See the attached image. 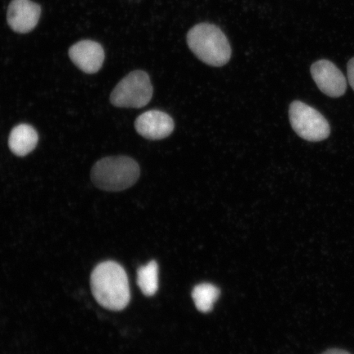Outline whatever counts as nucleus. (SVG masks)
Here are the masks:
<instances>
[{
    "label": "nucleus",
    "mask_w": 354,
    "mask_h": 354,
    "mask_svg": "<svg viewBox=\"0 0 354 354\" xmlns=\"http://www.w3.org/2000/svg\"><path fill=\"white\" fill-rule=\"evenodd\" d=\"M91 288L95 299L106 308L120 311L130 302L129 281L125 270L112 261L97 266L92 272Z\"/></svg>",
    "instance_id": "obj_1"
},
{
    "label": "nucleus",
    "mask_w": 354,
    "mask_h": 354,
    "mask_svg": "<svg viewBox=\"0 0 354 354\" xmlns=\"http://www.w3.org/2000/svg\"><path fill=\"white\" fill-rule=\"evenodd\" d=\"M69 57L82 72L94 74L98 73L103 66L105 55L100 44L86 39L70 48Z\"/></svg>",
    "instance_id": "obj_9"
},
{
    "label": "nucleus",
    "mask_w": 354,
    "mask_h": 354,
    "mask_svg": "<svg viewBox=\"0 0 354 354\" xmlns=\"http://www.w3.org/2000/svg\"><path fill=\"white\" fill-rule=\"evenodd\" d=\"M39 136L37 131L28 124H20L12 130L8 146L16 156L24 157L37 147Z\"/></svg>",
    "instance_id": "obj_10"
},
{
    "label": "nucleus",
    "mask_w": 354,
    "mask_h": 354,
    "mask_svg": "<svg viewBox=\"0 0 354 354\" xmlns=\"http://www.w3.org/2000/svg\"><path fill=\"white\" fill-rule=\"evenodd\" d=\"M140 167L134 159L125 156L108 157L97 162L91 171L96 187L106 192H122L138 180Z\"/></svg>",
    "instance_id": "obj_3"
},
{
    "label": "nucleus",
    "mask_w": 354,
    "mask_h": 354,
    "mask_svg": "<svg viewBox=\"0 0 354 354\" xmlns=\"http://www.w3.org/2000/svg\"><path fill=\"white\" fill-rule=\"evenodd\" d=\"M311 74L319 90L331 98H339L346 91V78L329 60L322 59L314 63L311 66Z\"/></svg>",
    "instance_id": "obj_6"
},
{
    "label": "nucleus",
    "mask_w": 354,
    "mask_h": 354,
    "mask_svg": "<svg viewBox=\"0 0 354 354\" xmlns=\"http://www.w3.org/2000/svg\"><path fill=\"white\" fill-rule=\"evenodd\" d=\"M135 127L138 134L145 138L158 140L169 136L175 128V123L169 115L162 111H148L137 118Z\"/></svg>",
    "instance_id": "obj_8"
},
{
    "label": "nucleus",
    "mask_w": 354,
    "mask_h": 354,
    "mask_svg": "<svg viewBox=\"0 0 354 354\" xmlns=\"http://www.w3.org/2000/svg\"><path fill=\"white\" fill-rule=\"evenodd\" d=\"M322 354H351V353H349L347 351H343V349L331 348V349H328V351H326V352L323 353Z\"/></svg>",
    "instance_id": "obj_14"
},
{
    "label": "nucleus",
    "mask_w": 354,
    "mask_h": 354,
    "mask_svg": "<svg viewBox=\"0 0 354 354\" xmlns=\"http://www.w3.org/2000/svg\"><path fill=\"white\" fill-rule=\"evenodd\" d=\"M137 283L146 296H153L158 290V265L155 261L142 266L137 272Z\"/></svg>",
    "instance_id": "obj_12"
},
{
    "label": "nucleus",
    "mask_w": 354,
    "mask_h": 354,
    "mask_svg": "<svg viewBox=\"0 0 354 354\" xmlns=\"http://www.w3.org/2000/svg\"><path fill=\"white\" fill-rule=\"evenodd\" d=\"M347 72L348 82L354 91V57L348 63Z\"/></svg>",
    "instance_id": "obj_13"
},
{
    "label": "nucleus",
    "mask_w": 354,
    "mask_h": 354,
    "mask_svg": "<svg viewBox=\"0 0 354 354\" xmlns=\"http://www.w3.org/2000/svg\"><path fill=\"white\" fill-rule=\"evenodd\" d=\"M153 96V86L147 73L134 71L115 87L110 101L115 107L140 109L147 105Z\"/></svg>",
    "instance_id": "obj_4"
},
{
    "label": "nucleus",
    "mask_w": 354,
    "mask_h": 354,
    "mask_svg": "<svg viewBox=\"0 0 354 354\" xmlns=\"http://www.w3.org/2000/svg\"><path fill=\"white\" fill-rule=\"evenodd\" d=\"M220 295L218 287L209 283L198 285L194 288L192 298L198 311L209 313L211 311Z\"/></svg>",
    "instance_id": "obj_11"
},
{
    "label": "nucleus",
    "mask_w": 354,
    "mask_h": 354,
    "mask_svg": "<svg viewBox=\"0 0 354 354\" xmlns=\"http://www.w3.org/2000/svg\"><path fill=\"white\" fill-rule=\"evenodd\" d=\"M187 43L190 50L203 63L221 66L232 57V48L225 34L212 24H201L189 30Z\"/></svg>",
    "instance_id": "obj_2"
},
{
    "label": "nucleus",
    "mask_w": 354,
    "mask_h": 354,
    "mask_svg": "<svg viewBox=\"0 0 354 354\" xmlns=\"http://www.w3.org/2000/svg\"><path fill=\"white\" fill-rule=\"evenodd\" d=\"M292 128L301 138L318 142L328 138L330 127L328 122L317 110L301 101H294L290 106Z\"/></svg>",
    "instance_id": "obj_5"
},
{
    "label": "nucleus",
    "mask_w": 354,
    "mask_h": 354,
    "mask_svg": "<svg viewBox=\"0 0 354 354\" xmlns=\"http://www.w3.org/2000/svg\"><path fill=\"white\" fill-rule=\"evenodd\" d=\"M41 8L32 0H12L8 6V24L17 33H28L37 26Z\"/></svg>",
    "instance_id": "obj_7"
}]
</instances>
